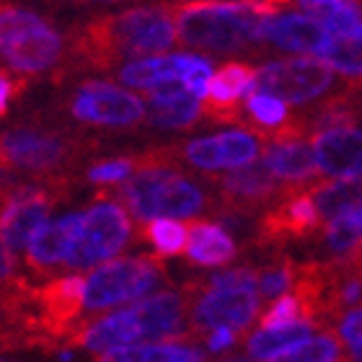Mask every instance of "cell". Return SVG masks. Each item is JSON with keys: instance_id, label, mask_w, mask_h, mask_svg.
<instances>
[{"instance_id": "6da1fadb", "label": "cell", "mask_w": 362, "mask_h": 362, "mask_svg": "<svg viewBox=\"0 0 362 362\" xmlns=\"http://www.w3.org/2000/svg\"><path fill=\"white\" fill-rule=\"evenodd\" d=\"M179 39L171 3L129 8L122 13L104 16L70 31V52L81 68L114 70L132 57L163 54Z\"/></svg>"}, {"instance_id": "7a4b0ae2", "label": "cell", "mask_w": 362, "mask_h": 362, "mask_svg": "<svg viewBox=\"0 0 362 362\" xmlns=\"http://www.w3.org/2000/svg\"><path fill=\"white\" fill-rule=\"evenodd\" d=\"M174 145L135 156V171L119 184L98 189V199L117 197L140 226L153 218H194L210 207L204 189L179 171Z\"/></svg>"}, {"instance_id": "3957f363", "label": "cell", "mask_w": 362, "mask_h": 362, "mask_svg": "<svg viewBox=\"0 0 362 362\" xmlns=\"http://www.w3.org/2000/svg\"><path fill=\"white\" fill-rule=\"evenodd\" d=\"M179 42L210 54H257L264 45L262 16L246 0H179L171 3Z\"/></svg>"}, {"instance_id": "277c9868", "label": "cell", "mask_w": 362, "mask_h": 362, "mask_svg": "<svg viewBox=\"0 0 362 362\" xmlns=\"http://www.w3.org/2000/svg\"><path fill=\"white\" fill-rule=\"evenodd\" d=\"M184 290L189 295V341L207 339L215 329L246 334L262 310L259 269L251 267L194 279Z\"/></svg>"}, {"instance_id": "5b68a950", "label": "cell", "mask_w": 362, "mask_h": 362, "mask_svg": "<svg viewBox=\"0 0 362 362\" xmlns=\"http://www.w3.org/2000/svg\"><path fill=\"white\" fill-rule=\"evenodd\" d=\"M90 153V143L81 135L57 127L21 124L0 135V171H23L39 179L65 176Z\"/></svg>"}, {"instance_id": "8992f818", "label": "cell", "mask_w": 362, "mask_h": 362, "mask_svg": "<svg viewBox=\"0 0 362 362\" xmlns=\"http://www.w3.org/2000/svg\"><path fill=\"white\" fill-rule=\"evenodd\" d=\"M166 282V267L158 257L106 259L86 277V313H106L112 308L148 298Z\"/></svg>"}, {"instance_id": "52a82bcc", "label": "cell", "mask_w": 362, "mask_h": 362, "mask_svg": "<svg viewBox=\"0 0 362 362\" xmlns=\"http://www.w3.org/2000/svg\"><path fill=\"white\" fill-rule=\"evenodd\" d=\"M62 54V37L47 18L0 3V57L16 73L37 76L54 68Z\"/></svg>"}, {"instance_id": "ba28073f", "label": "cell", "mask_w": 362, "mask_h": 362, "mask_svg": "<svg viewBox=\"0 0 362 362\" xmlns=\"http://www.w3.org/2000/svg\"><path fill=\"white\" fill-rule=\"evenodd\" d=\"M132 238V220L124 204L101 197L81 215L76 243L68 254L65 269H90L106 259L117 257Z\"/></svg>"}, {"instance_id": "9c48e42d", "label": "cell", "mask_w": 362, "mask_h": 362, "mask_svg": "<svg viewBox=\"0 0 362 362\" xmlns=\"http://www.w3.org/2000/svg\"><path fill=\"white\" fill-rule=\"evenodd\" d=\"M337 70L324 57H285L269 60L257 70L251 90L282 98L285 104H310L334 90Z\"/></svg>"}, {"instance_id": "30bf717a", "label": "cell", "mask_w": 362, "mask_h": 362, "mask_svg": "<svg viewBox=\"0 0 362 362\" xmlns=\"http://www.w3.org/2000/svg\"><path fill=\"white\" fill-rule=\"evenodd\" d=\"M212 184L218 187V202H215L218 212L233 220L238 215H251L262 207L279 202L290 189H295L282 184L264 160H251L246 166L228 168V174L212 176Z\"/></svg>"}, {"instance_id": "8fae6325", "label": "cell", "mask_w": 362, "mask_h": 362, "mask_svg": "<svg viewBox=\"0 0 362 362\" xmlns=\"http://www.w3.org/2000/svg\"><path fill=\"white\" fill-rule=\"evenodd\" d=\"M321 228L324 218L318 212L313 187H295L262 215L257 226V243L279 246L287 241H300L321 233Z\"/></svg>"}, {"instance_id": "7c38bea8", "label": "cell", "mask_w": 362, "mask_h": 362, "mask_svg": "<svg viewBox=\"0 0 362 362\" xmlns=\"http://www.w3.org/2000/svg\"><path fill=\"white\" fill-rule=\"evenodd\" d=\"M124 86H132L137 90H151L166 83H187L189 90H194L202 98L207 83L212 78V65L202 57L192 54H158V57H143V60L127 62L122 70H117Z\"/></svg>"}, {"instance_id": "4fadbf2b", "label": "cell", "mask_w": 362, "mask_h": 362, "mask_svg": "<svg viewBox=\"0 0 362 362\" xmlns=\"http://www.w3.org/2000/svg\"><path fill=\"white\" fill-rule=\"evenodd\" d=\"M181 163H189L197 171H226V168L246 166L262 156V137L251 129H230L212 137L189 140L184 145H174Z\"/></svg>"}, {"instance_id": "5bb4252c", "label": "cell", "mask_w": 362, "mask_h": 362, "mask_svg": "<svg viewBox=\"0 0 362 362\" xmlns=\"http://www.w3.org/2000/svg\"><path fill=\"white\" fill-rule=\"evenodd\" d=\"M73 114L81 122L101 124V127H135L145 119V101L132 90L112 83L90 81L78 88L73 98Z\"/></svg>"}, {"instance_id": "9a60e30c", "label": "cell", "mask_w": 362, "mask_h": 362, "mask_svg": "<svg viewBox=\"0 0 362 362\" xmlns=\"http://www.w3.org/2000/svg\"><path fill=\"white\" fill-rule=\"evenodd\" d=\"M257 70L246 62H226L218 73H212L207 90L202 96V117L218 124H243L246 117L241 112L238 98L254 88Z\"/></svg>"}, {"instance_id": "2e32d148", "label": "cell", "mask_w": 362, "mask_h": 362, "mask_svg": "<svg viewBox=\"0 0 362 362\" xmlns=\"http://www.w3.org/2000/svg\"><path fill=\"white\" fill-rule=\"evenodd\" d=\"M262 39L285 52L321 57L337 37L310 13H274L262 16Z\"/></svg>"}, {"instance_id": "e0dca14e", "label": "cell", "mask_w": 362, "mask_h": 362, "mask_svg": "<svg viewBox=\"0 0 362 362\" xmlns=\"http://www.w3.org/2000/svg\"><path fill=\"white\" fill-rule=\"evenodd\" d=\"M318 168L332 179H357L362 176V129L355 124L329 127L313 135Z\"/></svg>"}, {"instance_id": "ac0fdd59", "label": "cell", "mask_w": 362, "mask_h": 362, "mask_svg": "<svg viewBox=\"0 0 362 362\" xmlns=\"http://www.w3.org/2000/svg\"><path fill=\"white\" fill-rule=\"evenodd\" d=\"M145 93V119L158 129H189L202 119V98L187 83H166Z\"/></svg>"}, {"instance_id": "d6986e66", "label": "cell", "mask_w": 362, "mask_h": 362, "mask_svg": "<svg viewBox=\"0 0 362 362\" xmlns=\"http://www.w3.org/2000/svg\"><path fill=\"white\" fill-rule=\"evenodd\" d=\"M81 215H65L60 220L45 223L26 246V267L34 277H47L57 267H65L68 254L76 243Z\"/></svg>"}, {"instance_id": "ffe728a7", "label": "cell", "mask_w": 362, "mask_h": 362, "mask_svg": "<svg viewBox=\"0 0 362 362\" xmlns=\"http://www.w3.org/2000/svg\"><path fill=\"white\" fill-rule=\"evenodd\" d=\"M262 160L287 187H313L316 181L324 179L313 143L308 145L305 140L267 143V148H262Z\"/></svg>"}, {"instance_id": "44dd1931", "label": "cell", "mask_w": 362, "mask_h": 362, "mask_svg": "<svg viewBox=\"0 0 362 362\" xmlns=\"http://www.w3.org/2000/svg\"><path fill=\"white\" fill-rule=\"evenodd\" d=\"M137 341H145L143 324H140L135 308H124L104 318H93L83 332L68 341V347H83L88 352H96L98 357L114 347H127Z\"/></svg>"}, {"instance_id": "7402d4cb", "label": "cell", "mask_w": 362, "mask_h": 362, "mask_svg": "<svg viewBox=\"0 0 362 362\" xmlns=\"http://www.w3.org/2000/svg\"><path fill=\"white\" fill-rule=\"evenodd\" d=\"M238 254L235 241L220 226L210 220H192L189 223L187 257L192 264L199 267H226Z\"/></svg>"}, {"instance_id": "603a6c76", "label": "cell", "mask_w": 362, "mask_h": 362, "mask_svg": "<svg viewBox=\"0 0 362 362\" xmlns=\"http://www.w3.org/2000/svg\"><path fill=\"white\" fill-rule=\"evenodd\" d=\"M295 6L300 8L303 13H310L313 18H318L326 29H332L334 37H362L360 0H295Z\"/></svg>"}, {"instance_id": "cb8c5ba5", "label": "cell", "mask_w": 362, "mask_h": 362, "mask_svg": "<svg viewBox=\"0 0 362 362\" xmlns=\"http://www.w3.org/2000/svg\"><path fill=\"white\" fill-rule=\"evenodd\" d=\"M310 329H313V324H308V321H290V324L259 329L246 341V352L251 360H279L282 352H287L293 344L308 339Z\"/></svg>"}, {"instance_id": "d4e9b609", "label": "cell", "mask_w": 362, "mask_h": 362, "mask_svg": "<svg viewBox=\"0 0 362 362\" xmlns=\"http://www.w3.org/2000/svg\"><path fill=\"white\" fill-rule=\"evenodd\" d=\"M362 238V202L349 204L347 210L334 215L324 228H321V243L329 254L344 257L347 251L355 249V243Z\"/></svg>"}, {"instance_id": "484cf974", "label": "cell", "mask_w": 362, "mask_h": 362, "mask_svg": "<svg viewBox=\"0 0 362 362\" xmlns=\"http://www.w3.org/2000/svg\"><path fill=\"white\" fill-rule=\"evenodd\" d=\"M313 197H316L318 212L324 218V226L334 215L347 210L349 204L362 202V176L357 179H334V181H316L313 184Z\"/></svg>"}, {"instance_id": "4316f807", "label": "cell", "mask_w": 362, "mask_h": 362, "mask_svg": "<svg viewBox=\"0 0 362 362\" xmlns=\"http://www.w3.org/2000/svg\"><path fill=\"white\" fill-rule=\"evenodd\" d=\"M137 238L151 243L160 257H176L189 246V223H179L176 218H153L143 223Z\"/></svg>"}, {"instance_id": "83f0119b", "label": "cell", "mask_w": 362, "mask_h": 362, "mask_svg": "<svg viewBox=\"0 0 362 362\" xmlns=\"http://www.w3.org/2000/svg\"><path fill=\"white\" fill-rule=\"evenodd\" d=\"M98 360H176V362H192L204 360V355L194 347H184L176 341H153V344H127V347H114Z\"/></svg>"}, {"instance_id": "f1b7e54d", "label": "cell", "mask_w": 362, "mask_h": 362, "mask_svg": "<svg viewBox=\"0 0 362 362\" xmlns=\"http://www.w3.org/2000/svg\"><path fill=\"white\" fill-rule=\"evenodd\" d=\"M344 357H349V355H347V347H344L339 332H326V334L308 337V339L293 344L287 352H282L279 360H321V362H329V360H344Z\"/></svg>"}, {"instance_id": "f546056e", "label": "cell", "mask_w": 362, "mask_h": 362, "mask_svg": "<svg viewBox=\"0 0 362 362\" xmlns=\"http://www.w3.org/2000/svg\"><path fill=\"white\" fill-rule=\"evenodd\" d=\"M344 78H362V37L334 39V45L321 54Z\"/></svg>"}, {"instance_id": "4dcf8cb0", "label": "cell", "mask_w": 362, "mask_h": 362, "mask_svg": "<svg viewBox=\"0 0 362 362\" xmlns=\"http://www.w3.org/2000/svg\"><path fill=\"white\" fill-rule=\"evenodd\" d=\"M295 272H298V264L290 259H279V262L267 264L264 269H259V293H262V298L274 300L279 295H285L287 290H293Z\"/></svg>"}, {"instance_id": "1f68e13d", "label": "cell", "mask_w": 362, "mask_h": 362, "mask_svg": "<svg viewBox=\"0 0 362 362\" xmlns=\"http://www.w3.org/2000/svg\"><path fill=\"white\" fill-rule=\"evenodd\" d=\"M290 321H303L300 300H298L295 293H285V295H279V298H274V303L264 310V316L259 318V329L290 324Z\"/></svg>"}, {"instance_id": "d6a6232c", "label": "cell", "mask_w": 362, "mask_h": 362, "mask_svg": "<svg viewBox=\"0 0 362 362\" xmlns=\"http://www.w3.org/2000/svg\"><path fill=\"white\" fill-rule=\"evenodd\" d=\"M337 332H339L349 357L362 360V305H355L347 313H341L337 321Z\"/></svg>"}, {"instance_id": "836d02e7", "label": "cell", "mask_w": 362, "mask_h": 362, "mask_svg": "<svg viewBox=\"0 0 362 362\" xmlns=\"http://www.w3.org/2000/svg\"><path fill=\"white\" fill-rule=\"evenodd\" d=\"M135 168H137L135 156H129V158L104 160V163H96L93 168H88V181H93V184H98V187H106V184H119V181L127 179Z\"/></svg>"}, {"instance_id": "e575fe53", "label": "cell", "mask_w": 362, "mask_h": 362, "mask_svg": "<svg viewBox=\"0 0 362 362\" xmlns=\"http://www.w3.org/2000/svg\"><path fill=\"white\" fill-rule=\"evenodd\" d=\"M26 86V78H13L11 73H0V117L8 112V101L18 96Z\"/></svg>"}, {"instance_id": "d590c367", "label": "cell", "mask_w": 362, "mask_h": 362, "mask_svg": "<svg viewBox=\"0 0 362 362\" xmlns=\"http://www.w3.org/2000/svg\"><path fill=\"white\" fill-rule=\"evenodd\" d=\"M238 339H241V334H235L233 329H215L207 337V347H210V352H223V349L233 347Z\"/></svg>"}, {"instance_id": "8d00e7d4", "label": "cell", "mask_w": 362, "mask_h": 362, "mask_svg": "<svg viewBox=\"0 0 362 362\" xmlns=\"http://www.w3.org/2000/svg\"><path fill=\"white\" fill-rule=\"evenodd\" d=\"M16 262H13V251L8 249V243L0 238V282L8 277H13Z\"/></svg>"}, {"instance_id": "74e56055", "label": "cell", "mask_w": 362, "mask_h": 362, "mask_svg": "<svg viewBox=\"0 0 362 362\" xmlns=\"http://www.w3.org/2000/svg\"><path fill=\"white\" fill-rule=\"evenodd\" d=\"M13 181L8 179V176H3V171H0V202H3V199H6L8 194H11V192H13Z\"/></svg>"}]
</instances>
